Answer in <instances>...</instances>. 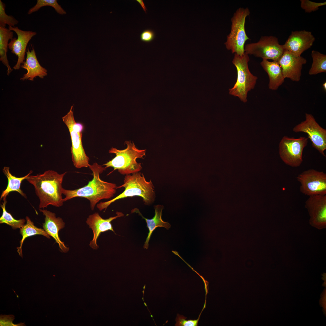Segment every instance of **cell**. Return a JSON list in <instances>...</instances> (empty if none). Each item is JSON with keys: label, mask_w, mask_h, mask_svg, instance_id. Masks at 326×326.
Masks as SVG:
<instances>
[{"label": "cell", "mask_w": 326, "mask_h": 326, "mask_svg": "<svg viewBox=\"0 0 326 326\" xmlns=\"http://www.w3.org/2000/svg\"><path fill=\"white\" fill-rule=\"evenodd\" d=\"M2 171L8 179V184L6 189L2 193L0 198V200L5 197H7L9 193L12 191H17L22 196L27 198L26 194L21 189V184L24 180L26 179L27 177L32 173L33 171H30L26 175L20 177H16L13 175L10 172L8 167H4L3 168Z\"/></svg>", "instance_id": "21"}, {"label": "cell", "mask_w": 326, "mask_h": 326, "mask_svg": "<svg viewBox=\"0 0 326 326\" xmlns=\"http://www.w3.org/2000/svg\"><path fill=\"white\" fill-rule=\"evenodd\" d=\"M292 130L296 133L307 134L312 147L325 157L324 151L326 149V130L318 124L312 114L305 113V120L296 125Z\"/></svg>", "instance_id": "10"}, {"label": "cell", "mask_w": 326, "mask_h": 326, "mask_svg": "<svg viewBox=\"0 0 326 326\" xmlns=\"http://www.w3.org/2000/svg\"><path fill=\"white\" fill-rule=\"evenodd\" d=\"M136 1L139 4L144 11L146 13L147 9L143 1L142 0H136Z\"/></svg>", "instance_id": "32"}, {"label": "cell", "mask_w": 326, "mask_h": 326, "mask_svg": "<svg viewBox=\"0 0 326 326\" xmlns=\"http://www.w3.org/2000/svg\"><path fill=\"white\" fill-rule=\"evenodd\" d=\"M144 304L146 307H147V305L146 303L145 302H144Z\"/></svg>", "instance_id": "35"}, {"label": "cell", "mask_w": 326, "mask_h": 326, "mask_svg": "<svg viewBox=\"0 0 326 326\" xmlns=\"http://www.w3.org/2000/svg\"><path fill=\"white\" fill-rule=\"evenodd\" d=\"M249 60L248 55L245 52L242 56L235 53L232 61L237 69V78L233 87L229 89V94L238 97L244 103L247 101L248 92L254 88L257 79L249 71Z\"/></svg>", "instance_id": "5"}, {"label": "cell", "mask_w": 326, "mask_h": 326, "mask_svg": "<svg viewBox=\"0 0 326 326\" xmlns=\"http://www.w3.org/2000/svg\"><path fill=\"white\" fill-rule=\"evenodd\" d=\"M260 65L268 75L269 88L276 90L284 82L285 79L278 62L263 60Z\"/></svg>", "instance_id": "20"}, {"label": "cell", "mask_w": 326, "mask_h": 326, "mask_svg": "<svg viewBox=\"0 0 326 326\" xmlns=\"http://www.w3.org/2000/svg\"><path fill=\"white\" fill-rule=\"evenodd\" d=\"M13 33L8 29L0 26V60L8 69L7 75H9L12 72L8 60L7 53L8 48V42L13 39Z\"/></svg>", "instance_id": "23"}, {"label": "cell", "mask_w": 326, "mask_h": 326, "mask_svg": "<svg viewBox=\"0 0 326 326\" xmlns=\"http://www.w3.org/2000/svg\"><path fill=\"white\" fill-rule=\"evenodd\" d=\"M323 88L324 90H326V82H325L323 85Z\"/></svg>", "instance_id": "33"}, {"label": "cell", "mask_w": 326, "mask_h": 326, "mask_svg": "<svg viewBox=\"0 0 326 326\" xmlns=\"http://www.w3.org/2000/svg\"><path fill=\"white\" fill-rule=\"evenodd\" d=\"M6 197H5L3 199V202L0 204V206L2 209V214L0 218V223H6L11 226L14 229H20L24 224L26 220L24 219H15L11 213L7 212L5 209L7 203Z\"/></svg>", "instance_id": "25"}, {"label": "cell", "mask_w": 326, "mask_h": 326, "mask_svg": "<svg viewBox=\"0 0 326 326\" xmlns=\"http://www.w3.org/2000/svg\"><path fill=\"white\" fill-rule=\"evenodd\" d=\"M117 215L114 217L104 219L97 213H95L89 215L87 218L86 223L89 226L93 232V238L90 241L89 245L93 249L97 250L99 246L97 245V241L101 233L108 230H111L115 233L111 223V222L117 218L124 216V214L120 212H117Z\"/></svg>", "instance_id": "16"}, {"label": "cell", "mask_w": 326, "mask_h": 326, "mask_svg": "<svg viewBox=\"0 0 326 326\" xmlns=\"http://www.w3.org/2000/svg\"><path fill=\"white\" fill-rule=\"evenodd\" d=\"M36 4L29 10L27 14H30L38 10L45 6H50L53 8L56 11L60 14H66V12L59 4L56 0H37Z\"/></svg>", "instance_id": "26"}, {"label": "cell", "mask_w": 326, "mask_h": 326, "mask_svg": "<svg viewBox=\"0 0 326 326\" xmlns=\"http://www.w3.org/2000/svg\"><path fill=\"white\" fill-rule=\"evenodd\" d=\"M26 223L20 229V233L22 238L20 241V246L17 247V252L19 255L22 257V247L24 240L27 237L36 235H42L47 238H50V236L44 229L35 226L33 222L28 216L26 217Z\"/></svg>", "instance_id": "22"}, {"label": "cell", "mask_w": 326, "mask_h": 326, "mask_svg": "<svg viewBox=\"0 0 326 326\" xmlns=\"http://www.w3.org/2000/svg\"><path fill=\"white\" fill-rule=\"evenodd\" d=\"M124 183L117 187V189L124 187V191L114 198L108 201L97 204V208L100 211L106 209L112 203L117 200L129 197L137 196L143 199L144 204L149 205L153 203L155 198L154 187L151 180L147 181L143 173L139 172L126 175Z\"/></svg>", "instance_id": "3"}, {"label": "cell", "mask_w": 326, "mask_h": 326, "mask_svg": "<svg viewBox=\"0 0 326 326\" xmlns=\"http://www.w3.org/2000/svg\"><path fill=\"white\" fill-rule=\"evenodd\" d=\"M311 56L312 63L309 71L310 75L326 72V55L319 52L313 50Z\"/></svg>", "instance_id": "24"}, {"label": "cell", "mask_w": 326, "mask_h": 326, "mask_svg": "<svg viewBox=\"0 0 326 326\" xmlns=\"http://www.w3.org/2000/svg\"><path fill=\"white\" fill-rule=\"evenodd\" d=\"M301 7L305 12L309 13L317 10L319 7L326 5V2H316L308 0H301Z\"/></svg>", "instance_id": "28"}, {"label": "cell", "mask_w": 326, "mask_h": 326, "mask_svg": "<svg viewBox=\"0 0 326 326\" xmlns=\"http://www.w3.org/2000/svg\"><path fill=\"white\" fill-rule=\"evenodd\" d=\"M300 191L309 196L326 195V174L323 171L309 169L298 174Z\"/></svg>", "instance_id": "11"}, {"label": "cell", "mask_w": 326, "mask_h": 326, "mask_svg": "<svg viewBox=\"0 0 326 326\" xmlns=\"http://www.w3.org/2000/svg\"><path fill=\"white\" fill-rule=\"evenodd\" d=\"M39 209L45 216L44 222L43 224L44 231L54 239L63 252L66 253L68 252L69 248L65 245L64 242L60 240L58 235L59 231L65 227V223L62 219L59 217H56L54 213L46 209Z\"/></svg>", "instance_id": "17"}, {"label": "cell", "mask_w": 326, "mask_h": 326, "mask_svg": "<svg viewBox=\"0 0 326 326\" xmlns=\"http://www.w3.org/2000/svg\"><path fill=\"white\" fill-rule=\"evenodd\" d=\"M0 315V326H17L12 323L14 316L12 315Z\"/></svg>", "instance_id": "31"}, {"label": "cell", "mask_w": 326, "mask_h": 326, "mask_svg": "<svg viewBox=\"0 0 326 326\" xmlns=\"http://www.w3.org/2000/svg\"><path fill=\"white\" fill-rule=\"evenodd\" d=\"M308 138L300 136L295 138L285 136L279 145V153L282 161L292 167H299L303 161L302 154Z\"/></svg>", "instance_id": "8"}, {"label": "cell", "mask_w": 326, "mask_h": 326, "mask_svg": "<svg viewBox=\"0 0 326 326\" xmlns=\"http://www.w3.org/2000/svg\"><path fill=\"white\" fill-rule=\"evenodd\" d=\"M151 317L153 318V316L152 315H151Z\"/></svg>", "instance_id": "38"}, {"label": "cell", "mask_w": 326, "mask_h": 326, "mask_svg": "<svg viewBox=\"0 0 326 326\" xmlns=\"http://www.w3.org/2000/svg\"><path fill=\"white\" fill-rule=\"evenodd\" d=\"M144 291H144V290H143V291H142V293H143V296H144Z\"/></svg>", "instance_id": "36"}, {"label": "cell", "mask_w": 326, "mask_h": 326, "mask_svg": "<svg viewBox=\"0 0 326 326\" xmlns=\"http://www.w3.org/2000/svg\"><path fill=\"white\" fill-rule=\"evenodd\" d=\"M8 29L13 31L17 35V38H13L8 44V48L11 52L18 57L16 64L13 68L15 70L19 69L25 60V56L26 48L29 41L37 34V33L31 31H24L20 29L17 27L9 26Z\"/></svg>", "instance_id": "13"}, {"label": "cell", "mask_w": 326, "mask_h": 326, "mask_svg": "<svg viewBox=\"0 0 326 326\" xmlns=\"http://www.w3.org/2000/svg\"><path fill=\"white\" fill-rule=\"evenodd\" d=\"M244 51L248 55L262 58L263 60L271 59L278 62L284 50L277 37L270 36H262L258 42L246 44Z\"/></svg>", "instance_id": "9"}, {"label": "cell", "mask_w": 326, "mask_h": 326, "mask_svg": "<svg viewBox=\"0 0 326 326\" xmlns=\"http://www.w3.org/2000/svg\"><path fill=\"white\" fill-rule=\"evenodd\" d=\"M278 62L285 78L299 82L301 75L302 66L306 63L307 60L301 56H297L284 50Z\"/></svg>", "instance_id": "14"}, {"label": "cell", "mask_w": 326, "mask_h": 326, "mask_svg": "<svg viewBox=\"0 0 326 326\" xmlns=\"http://www.w3.org/2000/svg\"><path fill=\"white\" fill-rule=\"evenodd\" d=\"M73 107V105L67 113L62 118L70 134L72 160L74 165L77 168L88 167L90 165V159L85 152L82 142L84 126L82 123L75 122L72 110Z\"/></svg>", "instance_id": "6"}, {"label": "cell", "mask_w": 326, "mask_h": 326, "mask_svg": "<svg viewBox=\"0 0 326 326\" xmlns=\"http://www.w3.org/2000/svg\"><path fill=\"white\" fill-rule=\"evenodd\" d=\"M66 172L59 174L52 170L43 174L29 175L27 180L33 185L39 198V208H46L49 205L56 207L62 206L64 202L62 198V184Z\"/></svg>", "instance_id": "2"}, {"label": "cell", "mask_w": 326, "mask_h": 326, "mask_svg": "<svg viewBox=\"0 0 326 326\" xmlns=\"http://www.w3.org/2000/svg\"><path fill=\"white\" fill-rule=\"evenodd\" d=\"M143 298H144V297H142V299L143 301H144V299H143Z\"/></svg>", "instance_id": "37"}, {"label": "cell", "mask_w": 326, "mask_h": 326, "mask_svg": "<svg viewBox=\"0 0 326 326\" xmlns=\"http://www.w3.org/2000/svg\"><path fill=\"white\" fill-rule=\"evenodd\" d=\"M155 210V215L151 219H149L144 217L140 212L139 210L135 208L132 210L131 213H138L142 219H145L147 223V227L149 230L148 236L146 239L144 246V248L147 249L149 247V242L153 231L158 227H164L167 229L171 227L170 224L167 222L164 221L162 219V212L164 206L160 205H157L154 206Z\"/></svg>", "instance_id": "19"}, {"label": "cell", "mask_w": 326, "mask_h": 326, "mask_svg": "<svg viewBox=\"0 0 326 326\" xmlns=\"http://www.w3.org/2000/svg\"><path fill=\"white\" fill-rule=\"evenodd\" d=\"M305 207L310 216V224L319 230L326 228V195L309 196Z\"/></svg>", "instance_id": "12"}, {"label": "cell", "mask_w": 326, "mask_h": 326, "mask_svg": "<svg viewBox=\"0 0 326 326\" xmlns=\"http://www.w3.org/2000/svg\"><path fill=\"white\" fill-rule=\"evenodd\" d=\"M315 40L310 31L305 30L292 31L283 46L285 50L300 56L313 45Z\"/></svg>", "instance_id": "15"}, {"label": "cell", "mask_w": 326, "mask_h": 326, "mask_svg": "<svg viewBox=\"0 0 326 326\" xmlns=\"http://www.w3.org/2000/svg\"><path fill=\"white\" fill-rule=\"evenodd\" d=\"M5 5L0 0V26L5 27L6 24L9 26L14 27L19 21L13 16L8 15L5 12Z\"/></svg>", "instance_id": "27"}, {"label": "cell", "mask_w": 326, "mask_h": 326, "mask_svg": "<svg viewBox=\"0 0 326 326\" xmlns=\"http://www.w3.org/2000/svg\"><path fill=\"white\" fill-rule=\"evenodd\" d=\"M145 286H146V285H145H145H144V286H143V289H144V290H145Z\"/></svg>", "instance_id": "34"}, {"label": "cell", "mask_w": 326, "mask_h": 326, "mask_svg": "<svg viewBox=\"0 0 326 326\" xmlns=\"http://www.w3.org/2000/svg\"><path fill=\"white\" fill-rule=\"evenodd\" d=\"M250 14V11L248 8H240L231 18V30L227 37L225 44L226 48L231 50L233 53L242 56L245 53V42L250 40L245 29V19Z\"/></svg>", "instance_id": "7"}, {"label": "cell", "mask_w": 326, "mask_h": 326, "mask_svg": "<svg viewBox=\"0 0 326 326\" xmlns=\"http://www.w3.org/2000/svg\"><path fill=\"white\" fill-rule=\"evenodd\" d=\"M155 37L154 31L149 29L143 30L140 35L141 40L145 43H150L152 41Z\"/></svg>", "instance_id": "30"}, {"label": "cell", "mask_w": 326, "mask_h": 326, "mask_svg": "<svg viewBox=\"0 0 326 326\" xmlns=\"http://www.w3.org/2000/svg\"><path fill=\"white\" fill-rule=\"evenodd\" d=\"M26 54V60L21 65V67L26 69L27 72L24 75L20 80L33 81L34 78L37 76L43 78L47 74V70L39 63L34 49L32 48L30 51L28 48Z\"/></svg>", "instance_id": "18"}, {"label": "cell", "mask_w": 326, "mask_h": 326, "mask_svg": "<svg viewBox=\"0 0 326 326\" xmlns=\"http://www.w3.org/2000/svg\"><path fill=\"white\" fill-rule=\"evenodd\" d=\"M186 317L182 315L177 314L176 319V323L175 326H197L199 318L197 320H187Z\"/></svg>", "instance_id": "29"}, {"label": "cell", "mask_w": 326, "mask_h": 326, "mask_svg": "<svg viewBox=\"0 0 326 326\" xmlns=\"http://www.w3.org/2000/svg\"><path fill=\"white\" fill-rule=\"evenodd\" d=\"M125 143L127 145L126 149L119 150L111 148L109 151L110 153H113L116 156L111 160L103 165L106 168L112 167L113 171L117 170L123 175H128L139 172L142 169L141 163H138L136 160L139 158L143 159L145 156L146 150L137 148L134 143L126 141Z\"/></svg>", "instance_id": "4"}, {"label": "cell", "mask_w": 326, "mask_h": 326, "mask_svg": "<svg viewBox=\"0 0 326 326\" xmlns=\"http://www.w3.org/2000/svg\"><path fill=\"white\" fill-rule=\"evenodd\" d=\"M88 167L92 172L93 178L87 185L74 190L63 188L62 193L65 196L64 202L78 197L87 199L93 210L100 200L112 197L116 192L117 186L114 183L104 181L100 178V174L106 170L105 167L95 162Z\"/></svg>", "instance_id": "1"}]
</instances>
